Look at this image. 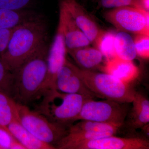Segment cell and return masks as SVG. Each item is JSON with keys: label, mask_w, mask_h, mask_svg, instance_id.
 I'll list each match as a JSON object with an SVG mask.
<instances>
[{"label": "cell", "mask_w": 149, "mask_h": 149, "mask_svg": "<svg viewBox=\"0 0 149 149\" xmlns=\"http://www.w3.org/2000/svg\"><path fill=\"white\" fill-rule=\"evenodd\" d=\"M49 48L48 42L44 44L13 72L12 97L16 102L27 106L42 97Z\"/></svg>", "instance_id": "cell-1"}, {"label": "cell", "mask_w": 149, "mask_h": 149, "mask_svg": "<svg viewBox=\"0 0 149 149\" xmlns=\"http://www.w3.org/2000/svg\"><path fill=\"white\" fill-rule=\"evenodd\" d=\"M47 25L42 17L18 25L7 49L1 57L9 70L13 73L41 46L48 42Z\"/></svg>", "instance_id": "cell-2"}, {"label": "cell", "mask_w": 149, "mask_h": 149, "mask_svg": "<svg viewBox=\"0 0 149 149\" xmlns=\"http://www.w3.org/2000/svg\"><path fill=\"white\" fill-rule=\"evenodd\" d=\"M41 98L36 111L51 122L67 127L74 122L83 104L90 98L83 95L63 93L55 89L45 91Z\"/></svg>", "instance_id": "cell-3"}, {"label": "cell", "mask_w": 149, "mask_h": 149, "mask_svg": "<svg viewBox=\"0 0 149 149\" xmlns=\"http://www.w3.org/2000/svg\"><path fill=\"white\" fill-rule=\"evenodd\" d=\"M78 71L85 85L96 97L120 103L133 101L136 91L132 85L105 72L82 69L78 67Z\"/></svg>", "instance_id": "cell-4"}, {"label": "cell", "mask_w": 149, "mask_h": 149, "mask_svg": "<svg viewBox=\"0 0 149 149\" xmlns=\"http://www.w3.org/2000/svg\"><path fill=\"white\" fill-rule=\"evenodd\" d=\"M16 108L20 123L40 141L55 148L66 134L68 127L51 122L39 112L29 109L27 105L16 102Z\"/></svg>", "instance_id": "cell-5"}, {"label": "cell", "mask_w": 149, "mask_h": 149, "mask_svg": "<svg viewBox=\"0 0 149 149\" xmlns=\"http://www.w3.org/2000/svg\"><path fill=\"white\" fill-rule=\"evenodd\" d=\"M126 104L105 100L87 99L74 121L89 120L109 123L123 127L128 111Z\"/></svg>", "instance_id": "cell-6"}, {"label": "cell", "mask_w": 149, "mask_h": 149, "mask_svg": "<svg viewBox=\"0 0 149 149\" xmlns=\"http://www.w3.org/2000/svg\"><path fill=\"white\" fill-rule=\"evenodd\" d=\"M103 16L118 31L149 35V12L133 7H122L107 11Z\"/></svg>", "instance_id": "cell-7"}, {"label": "cell", "mask_w": 149, "mask_h": 149, "mask_svg": "<svg viewBox=\"0 0 149 149\" xmlns=\"http://www.w3.org/2000/svg\"><path fill=\"white\" fill-rule=\"evenodd\" d=\"M55 89L63 93L80 94L91 99L96 97L81 79L78 66L67 58L57 76Z\"/></svg>", "instance_id": "cell-8"}, {"label": "cell", "mask_w": 149, "mask_h": 149, "mask_svg": "<svg viewBox=\"0 0 149 149\" xmlns=\"http://www.w3.org/2000/svg\"><path fill=\"white\" fill-rule=\"evenodd\" d=\"M67 54L61 29L58 27L53 41L49 48L47 77L43 87V94L48 90L55 89L57 76L66 60Z\"/></svg>", "instance_id": "cell-9"}, {"label": "cell", "mask_w": 149, "mask_h": 149, "mask_svg": "<svg viewBox=\"0 0 149 149\" xmlns=\"http://www.w3.org/2000/svg\"><path fill=\"white\" fill-rule=\"evenodd\" d=\"M148 139L142 137L121 138L111 135L83 142L74 149H149Z\"/></svg>", "instance_id": "cell-10"}, {"label": "cell", "mask_w": 149, "mask_h": 149, "mask_svg": "<svg viewBox=\"0 0 149 149\" xmlns=\"http://www.w3.org/2000/svg\"><path fill=\"white\" fill-rule=\"evenodd\" d=\"M60 3L93 45L103 30L76 0H62Z\"/></svg>", "instance_id": "cell-11"}, {"label": "cell", "mask_w": 149, "mask_h": 149, "mask_svg": "<svg viewBox=\"0 0 149 149\" xmlns=\"http://www.w3.org/2000/svg\"><path fill=\"white\" fill-rule=\"evenodd\" d=\"M58 27L61 29L67 51L91 45L90 40L77 26L66 9L61 3Z\"/></svg>", "instance_id": "cell-12"}, {"label": "cell", "mask_w": 149, "mask_h": 149, "mask_svg": "<svg viewBox=\"0 0 149 149\" xmlns=\"http://www.w3.org/2000/svg\"><path fill=\"white\" fill-rule=\"evenodd\" d=\"M99 69L129 85L137 80L140 75L139 68L133 61L125 60L117 56L106 60Z\"/></svg>", "instance_id": "cell-13"}, {"label": "cell", "mask_w": 149, "mask_h": 149, "mask_svg": "<svg viewBox=\"0 0 149 149\" xmlns=\"http://www.w3.org/2000/svg\"><path fill=\"white\" fill-rule=\"evenodd\" d=\"M130 111L126 116L124 125L134 133L149 123V100L143 93L136 91Z\"/></svg>", "instance_id": "cell-14"}, {"label": "cell", "mask_w": 149, "mask_h": 149, "mask_svg": "<svg viewBox=\"0 0 149 149\" xmlns=\"http://www.w3.org/2000/svg\"><path fill=\"white\" fill-rule=\"evenodd\" d=\"M67 52L81 69L95 70L102 65L103 55L95 47L86 46Z\"/></svg>", "instance_id": "cell-15"}, {"label": "cell", "mask_w": 149, "mask_h": 149, "mask_svg": "<svg viewBox=\"0 0 149 149\" xmlns=\"http://www.w3.org/2000/svg\"><path fill=\"white\" fill-rule=\"evenodd\" d=\"M14 137L25 149H54V147L40 141L27 130L19 120L18 117L7 126Z\"/></svg>", "instance_id": "cell-16"}, {"label": "cell", "mask_w": 149, "mask_h": 149, "mask_svg": "<svg viewBox=\"0 0 149 149\" xmlns=\"http://www.w3.org/2000/svg\"><path fill=\"white\" fill-rule=\"evenodd\" d=\"M42 17L33 11L0 9V29L16 27L27 22Z\"/></svg>", "instance_id": "cell-17"}, {"label": "cell", "mask_w": 149, "mask_h": 149, "mask_svg": "<svg viewBox=\"0 0 149 149\" xmlns=\"http://www.w3.org/2000/svg\"><path fill=\"white\" fill-rule=\"evenodd\" d=\"M114 46L116 56L120 58L133 61L137 57L133 38L127 32H116Z\"/></svg>", "instance_id": "cell-18"}, {"label": "cell", "mask_w": 149, "mask_h": 149, "mask_svg": "<svg viewBox=\"0 0 149 149\" xmlns=\"http://www.w3.org/2000/svg\"><path fill=\"white\" fill-rule=\"evenodd\" d=\"M122 126L109 123L98 122L89 120H80L74 124L68 127L69 130H83L99 133H110L115 135Z\"/></svg>", "instance_id": "cell-19"}, {"label": "cell", "mask_w": 149, "mask_h": 149, "mask_svg": "<svg viewBox=\"0 0 149 149\" xmlns=\"http://www.w3.org/2000/svg\"><path fill=\"white\" fill-rule=\"evenodd\" d=\"M18 117L16 102L10 96L0 90V124L7 126Z\"/></svg>", "instance_id": "cell-20"}, {"label": "cell", "mask_w": 149, "mask_h": 149, "mask_svg": "<svg viewBox=\"0 0 149 149\" xmlns=\"http://www.w3.org/2000/svg\"><path fill=\"white\" fill-rule=\"evenodd\" d=\"M115 34L112 31L103 30L93 45L103 55L106 60L116 56L114 46Z\"/></svg>", "instance_id": "cell-21"}, {"label": "cell", "mask_w": 149, "mask_h": 149, "mask_svg": "<svg viewBox=\"0 0 149 149\" xmlns=\"http://www.w3.org/2000/svg\"><path fill=\"white\" fill-rule=\"evenodd\" d=\"M0 149H25L15 139L7 126L0 124Z\"/></svg>", "instance_id": "cell-22"}, {"label": "cell", "mask_w": 149, "mask_h": 149, "mask_svg": "<svg viewBox=\"0 0 149 149\" xmlns=\"http://www.w3.org/2000/svg\"><path fill=\"white\" fill-rule=\"evenodd\" d=\"M13 74L0 58V90L12 97Z\"/></svg>", "instance_id": "cell-23"}, {"label": "cell", "mask_w": 149, "mask_h": 149, "mask_svg": "<svg viewBox=\"0 0 149 149\" xmlns=\"http://www.w3.org/2000/svg\"><path fill=\"white\" fill-rule=\"evenodd\" d=\"M96 1L98 7L101 8L113 9L130 6L143 10L141 6V0H97Z\"/></svg>", "instance_id": "cell-24"}, {"label": "cell", "mask_w": 149, "mask_h": 149, "mask_svg": "<svg viewBox=\"0 0 149 149\" xmlns=\"http://www.w3.org/2000/svg\"><path fill=\"white\" fill-rule=\"evenodd\" d=\"M133 40L137 56L144 59H148L149 35H135Z\"/></svg>", "instance_id": "cell-25"}, {"label": "cell", "mask_w": 149, "mask_h": 149, "mask_svg": "<svg viewBox=\"0 0 149 149\" xmlns=\"http://www.w3.org/2000/svg\"><path fill=\"white\" fill-rule=\"evenodd\" d=\"M32 0H0V9L20 10L26 9Z\"/></svg>", "instance_id": "cell-26"}, {"label": "cell", "mask_w": 149, "mask_h": 149, "mask_svg": "<svg viewBox=\"0 0 149 149\" xmlns=\"http://www.w3.org/2000/svg\"><path fill=\"white\" fill-rule=\"evenodd\" d=\"M17 27L0 29V58L6 50Z\"/></svg>", "instance_id": "cell-27"}, {"label": "cell", "mask_w": 149, "mask_h": 149, "mask_svg": "<svg viewBox=\"0 0 149 149\" xmlns=\"http://www.w3.org/2000/svg\"><path fill=\"white\" fill-rule=\"evenodd\" d=\"M141 4L143 9L149 12V0H141Z\"/></svg>", "instance_id": "cell-28"}, {"label": "cell", "mask_w": 149, "mask_h": 149, "mask_svg": "<svg viewBox=\"0 0 149 149\" xmlns=\"http://www.w3.org/2000/svg\"><path fill=\"white\" fill-rule=\"evenodd\" d=\"M95 1H97V0H95Z\"/></svg>", "instance_id": "cell-29"}]
</instances>
